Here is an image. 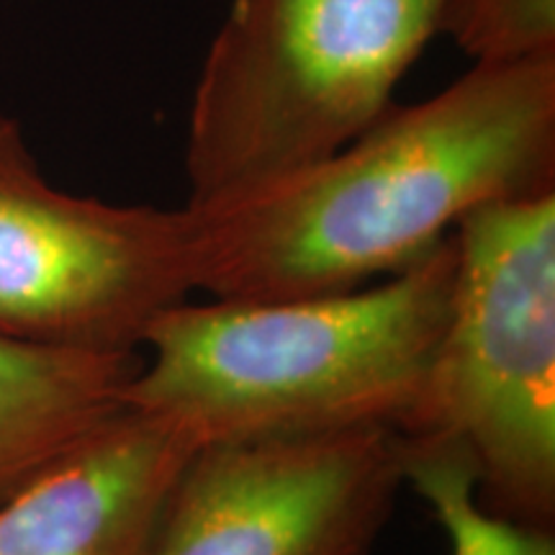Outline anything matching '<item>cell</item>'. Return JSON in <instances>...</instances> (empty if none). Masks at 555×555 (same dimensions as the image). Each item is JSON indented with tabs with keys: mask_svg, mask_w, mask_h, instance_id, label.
Returning <instances> with one entry per match:
<instances>
[{
	"mask_svg": "<svg viewBox=\"0 0 555 555\" xmlns=\"http://www.w3.org/2000/svg\"><path fill=\"white\" fill-rule=\"evenodd\" d=\"M555 189V54L474 62L319 163L185 204L193 294L296 298L414 266L491 201Z\"/></svg>",
	"mask_w": 555,
	"mask_h": 555,
	"instance_id": "cell-1",
	"label": "cell"
},
{
	"mask_svg": "<svg viewBox=\"0 0 555 555\" xmlns=\"http://www.w3.org/2000/svg\"><path fill=\"white\" fill-rule=\"evenodd\" d=\"M453 232L397 275L337 294L211 298L163 311L124 404L198 446L245 437L401 429L453 304Z\"/></svg>",
	"mask_w": 555,
	"mask_h": 555,
	"instance_id": "cell-2",
	"label": "cell"
},
{
	"mask_svg": "<svg viewBox=\"0 0 555 555\" xmlns=\"http://www.w3.org/2000/svg\"><path fill=\"white\" fill-rule=\"evenodd\" d=\"M442 0H232L193 90L185 178L208 204L345 147L393 106Z\"/></svg>",
	"mask_w": 555,
	"mask_h": 555,
	"instance_id": "cell-3",
	"label": "cell"
},
{
	"mask_svg": "<svg viewBox=\"0 0 555 555\" xmlns=\"http://www.w3.org/2000/svg\"><path fill=\"white\" fill-rule=\"evenodd\" d=\"M450 317L401 435L455 440L478 502L555 527V189L491 201L453 229Z\"/></svg>",
	"mask_w": 555,
	"mask_h": 555,
	"instance_id": "cell-4",
	"label": "cell"
},
{
	"mask_svg": "<svg viewBox=\"0 0 555 555\" xmlns=\"http://www.w3.org/2000/svg\"><path fill=\"white\" fill-rule=\"evenodd\" d=\"M185 253L180 208L57 189L0 108V335L142 352L150 324L193 294Z\"/></svg>",
	"mask_w": 555,
	"mask_h": 555,
	"instance_id": "cell-5",
	"label": "cell"
},
{
	"mask_svg": "<svg viewBox=\"0 0 555 555\" xmlns=\"http://www.w3.org/2000/svg\"><path fill=\"white\" fill-rule=\"evenodd\" d=\"M404 486L397 427L198 446L152 555H376Z\"/></svg>",
	"mask_w": 555,
	"mask_h": 555,
	"instance_id": "cell-6",
	"label": "cell"
},
{
	"mask_svg": "<svg viewBox=\"0 0 555 555\" xmlns=\"http://www.w3.org/2000/svg\"><path fill=\"white\" fill-rule=\"evenodd\" d=\"M198 440L124 406L0 502V555H152Z\"/></svg>",
	"mask_w": 555,
	"mask_h": 555,
	"instance_id": "cell-7",
	"label": "cell"
},
{
	"mask_svg": "<svg viewBox=\"0 0 555 555\" xmlns=\"http://www.w3.org/2000/svg\"><path fill=\"white\" fill-rule=\"evenodd\" d=\"M139 352H86L0 335V502L124 409Z\"/></svg>",
	"mask_w": 555,
	"mask_h": 555,
	"instance_id": "cell-8",
	"label": "cell"
},
{
	"mask_svg": "<svg viewBox=\"0 0 555 555\" xmlns=\"http://www.w3.org/2000/svg\"><path fill=\"white\" fill-rule=\"evenodd\" d=\"M404 483L433 509L450 540V555H555L553 530L519 525L478 502L470 455L455 440L401 435Z\"/></svg>",
	"mask_w": 555,
	"mask_h": 555,
	"instance_id": "cell-9",
	"label": "cell"
},
{
	"mask_svg": "<svg viewBox=\"0 0 555 555\" xmlns=\"http://www.w3.org/2000/svg\"><path fill=\"white\" fill-rule=\"evenodd\" d=\"M440 31L474 62L555 54V0H442Z\"/></svg>",
	"mask_w": 555,
	"mask_h": 555,
	"instance_id": "cell-10",
	"label": "cell"
}]
</instances>
